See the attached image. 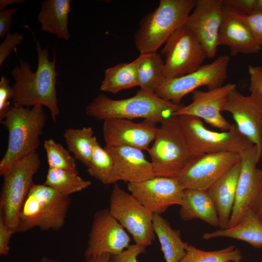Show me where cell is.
Returning a JSON list of instances; mask_svg holds the SVG:
<instances>
[{
	"label": "cell",
	"mask_w": 262,
	"mask_h": 262,
	"mask_svg": "<svg viewBox=\"0 0 262 262\" xmlns=\"http://www.w3.org/2000/svg\"><path fill=\"white\" fill-rule=\"evenodd\" d=\"M37 53L36 70H31L30 65L20 59L11 71L15 81L13 86V106L29 107L36 105L46 107L50 111L52 120L56 122L60 114L56 85L57 72L56 59H49L47 48L43 49L39 41L35 40Z\"/></svg>",
	"instance_id": "1"
},
{
	"label": "cell",
	"mask_w": 262,
	"mask_h": 262,
	"mask_svg": "<svg viewBox=\"0 0 262 262\" xmlns=\"http://www.w3.org/2000/svg\"><path fill=\"white\" fill-rule=\"evenodd\" d=\"M182 105L140 89L134 96L122 99H114L105 94H99L87 105L85 112L87 115L103 121L142 118L157 124L174 116Z\"/></svg>",
	"instance_id": "2"
},
{
	"label": "cell",
	"mask_w": 262,
	"mask_h": 262,
	"mask_svg": "<svg viewBox=\"0 0 262 262\" xmlns=\"http://www.w3.org/2000/svg\"><path fill=\"white\" fill-rule=\"evenodd\" d=\"M47 120L43 106H13L0 123L7 130L6 150L0 161V175L5 176L18 160L36 151Z\"/></svg>",
	"instance_id": "3"
},
{
	"label": "cell",
	"mask_w": 262,
	"mask_h": 262,
	"mask_svg": "<svg viewBox=\"0 0 262 262\" xmlns=\"http://www.w3.org/2000/svg\"><path fill=\"white\" fill-rule=\"evenodd\" d=\"M197 0H160L158 7L140 20L134 34L140 54L157 52L179 28L183 26Z\"/></svg>",
	"instance_id": "4"
},
{
	"label": "cell",
	"mask_w": 262,
	"mask_h": 262,
	"mask_svg": "<svg viewBox=\"0 0 262 262\" xmlns=\"http://www.w3.org/2000/svg\"><path fill=\"white\" fill-rule=\"evenodd\" d=\"M70 203L69 196L44 184H34L21 208L16 233L35 228L44 231L60 230L65 225Z\"/></svg>",
	"instance_id": "5"
},
{
	"label": "cell",
	"mask_w": 262,
	"mask_h": 262,
	"mask_svg": "<svg viewBox=\"0 0 262 262\" xmlns=\"http://www.w3.org/2000/svg\"><path fill=\"white\" fill-rule=\"evenodd\" d=\"M161 124L154 144L147 150L154 175L177 178L196 156L191 152L178 116Z\"/></svg>",
	"instance_id": "6"
},
{
	"label": "cell",
	"mask_w": 262,
	"mask_h": 262,
	"mask_svg": "<svg viewBox=\"0 0 262 262\" xmlns=\"http://www.w3.org/2000/svg\"><path fill=\"white\" fill-rule=\"evenodd\" d=\"M178 117L182 131L195 156L222 152L240 154L254 146L235 124L227 131L217 132L207 129L198 118L187 115Z\"/></svg>",
	"instance_id": "7"
},
{
	"label": "cell",
	"mask_w": 262,
	"mask_h": 262,
	"mask_svg": "<svg viewBox=\"0 0 262 262\" xmlns=\"http://www.w3.org/2000/svg\"><path fill=\"white\" fill-rule=\"evenodd\" d=\"M41 161L36 151L17 161L7 175L0 194V214L15 232L24 201L34 184L33 178Z\"/></svg>",
	"instance_id": "8"
},
{
	"label": "cell",
	"mask_w": 262,
	"mask_h": 262,
	"mask_svg": "<svg viewBox=\"0 0 262 262\" xmlns=\"http://www.w3.org/2000/svg\"><path fill=\"white\" fill-rule=\"evenodd\" d=\"M109 210L131 235L135 244L147 246L155 240L154 214L117 183L111 193Z\"/></svg>",
	"instance_id": "9"
},
{
	"label": "cell",
	"mask_w": 262,
	"mask_h": 262,
	"mask_svg": "<svg viewBox=\"0 0 262 262\" xmlns=\"http://www.w3.org/2000/svg\"><path fill=\"white\" fill-rule=\"evenodd\" d=\"M230 57L219 56L212 63L202 65L197 70L178 78L164 79L155 94L159 97L180 104L184 97L197 88L207 86L209 90L223 85L227 77Z\"/></svg>",
	"instance_id": "10"
},
{
	"label": "cell",
	"mask_w": 262,
	"mask_h": 262,
	"mask_svg": "<svg viewBox=\"0 0 262 262\" xmlns=\"http://www.w3.org/2000/svg\"><path fill=\"white\" fill-rule=\"evenodd\" d=\"M161 53L165 56V79L183 76L197 70L207 57L195 35L182 26L167 39Z\"/></svg>",
	"instance_id": "11"
},
{
	"label": "cell",
	"mask_w": 262,
	"mask_h": 262,
	"mask_svg": "<svg viewBox=\"0 0 262 262\" xmlns=\"http://www.w3.org/2000/svg\"><path fill=\"white\" fill-rule=\"evenodd\" d=\"M131 241L128 232L109 209H102L94 216L84 255L85 259L117 255L130 246Z\"/></svg>",
	"instance_id": "12"
},
{
	"label": "cell",
	"mask_w": 262,
	"mask_h": 262,
	"mask_svg": "<svg viewBox=\"0 0 262 262\" xmlns=\"http://www.w3.org/2000/svg\"><path fill=\"white\" fill-rule=\"evenodd\" d=\"M244 95L236 89L228 95L222 112L229 113L239 131L258 149L261 160L262 155V95L251 91Z\"/></svg>",
	"instance_id": "13"
},
{
	"label": "cell",
	"mask_w": 262,
	"mask_h": 262,
	"mask_svg": "<svg viewBox=\"0 0 262 262\" xmlns=\"http://www.w3.org/2000/svg\"><path fill=\"white\" fill-rule=\"evenodd\" d=\"M240 159L239 153L229 152L199 155L177 179L184 190H207Z\"/></svg>",
	"instance_id": "14"
},
{
	"label": "cell",
	"mask_w": 262,
	"mask_h": 262,
	"mask_svg": "<svg viewBox=\"0 0 262 262\" xmlns=\"http://www.w3.org/2000/svg\"><path fill=\"white\" fill-rule=\"evenodd\" d=\"M131 194L153 214L161 215L171 206L180 205L184 189L177 178L155 177L128 183Z\"/></svg>",
	"instance_id": "15"
},
{
	"label": "cell",
	"mask_w": 262,
	"mask_h": 262,
	"mask_svg": "<svg viewBox=\"0 0 262 262\" xmlns=\"http://www.w3.org/2000/svg\"><path fill=\"white\" fill-rule=\"evenodd\" d=\"M223 17V0H197L184 24L195 35L209 58L216 55Z\"/></svg>",
	"instance_id": "16"
},
{
	"label": "cell",
	"mask_w": 262,
	"mask_h": 262,
	"mask_svg": "<svg viewBox=\"0 0 262 262\" xmlns=\"http://www.w3.org/2000/svg\"><path fill=\"white\" fill-rule=\"evenodd\" d=\"M236 88L235 84L229 83L207 91L196 90L192 93L191 103L183 105L173 115L195 116L213 127L227 131L232 124L222 115V108L228 95Z\"/></svg>",
	"instance_id": "17"
},
{
	"label": "cell",
	"mask_w": 262,
	"mask_h": 262,
	"mask_svg": "<svg viewBox=\"0 0 262 262\" xmlns=\"http://www.w3.org/2000/svg\"><path fill=\"white\" fill-rule=\"evenodd\" d=\"M239 154L241 170L228 228L238 223L246 212L251 208L262 180V170L257 166L260 159L257 147L253 146Z\"/></svg>",
	"instance_id": "18"
},
{
	"label": "cell",
	"mask_w": 262,
	"mask_h": 262,
	"mask_svg": "<svg viewBox=\"0 0 262 262\" xmlns=\"http://www.w3.org/2000/svg\"><path fill=\"white\" fill-rule=\"evenodd\" d=\"M158 128L156 123L144 119L139 123L126 119L104 121L102 134L108 147H128L148 150L155 139Z\"/></svg>",
	"instance_id": "19"
},
{
	"label": "cell",
	"mask_w": 262,
	"mask_h": 262,
	"mask_svg": "<svg viewBox=\"0 0 262 262\" xmlns=\"http://www.w3.org/2000/svg\"><path fill=\"white\" fill-rule=\"evenodd\" d=\"M104 148L114 160L111 184L120 180L140 182L155 177L152 164L146 158L142 150L119 146H105Z\"/></svg>",
	"instance_id": "20"
},
{
	"label": "cell",
	"mask_w": 262,
	"mask_h": 262,
	"mask_svg": "<svg viewBox=\"0 0 262 262\" xmlns=\"http://www.w3.org/2000/svg\"><path fill=\"white\" fill-rule=\"evenodd\" d=\"M218 45L228 47L232 56L256 53L262 48L244 20L237 13L224 6Z\"/></svg>",
	"instance_id": "21"
},
{
	"label": "cell",
	"mask_w": 262,
	"mask_h": 262,
	"mask_svg": "<svg viewBox=\"0 0 262 262\" xmlns=\"http://www.w3.org/2000/svg\"><path fill=\"white\" fill-rule=\"evenodd\" d=\"M240 170V159L207 190L216 208L220 229L229 227Z\"/></svg>",
	"instance_id": "22"
},
{
	"label": "cell",
	"mask_w": 262,
	"mask_h": 262,
	"mask_svg": "<svg viewBox=\"0 0 262 262\" xmlns=\"http://www.w3.org/2000/svg\"><path fill=\"white\" fill-rule=\"evenodd\" d=\"M180 206L179 213L183 220L198 219L212 226L219 227L216 208L208 190H184Z\"/></svg>",
	"instance_id": "23"
},
{
	"label": "cell",
	"mask_w": 262,
	"mask_h": 262,
	"mask_svg": "<svg viewBox=\"0 0 262 262\" xmlns=\"http://www.w3.org/2000/svg\"><path fill=\"white\" fill-rule=\"evenodd\" d=\"M226 237L245 242L255 248H262V221L251 208L247 210L236 225L226 229L204 233L206 240Z\"/></svg>",
	"instance_id": "24"
},
{
	"label": "cell",
	"mask_w": 262,
	"mask_h": 262,
	"mask_svg": "<svg viewBox=\"0 0 262 262\" xmlns=\"http://www.w3.org/2000/svg\"><path fill=\"white\" fill-rule=\"evenodd\" d=\"M71 1L70 0H45L41 2L37 19L43 31L54 34L60 39H69L68 17L72 11Z\"/></svg>",
	"instance_id": "25"
},
{
	"label": "cell",
	"mask_w": 262,
	"mask_h": 262,
	"mask_svg": "<svg viewBox=\"0 0 262 262\" xmlns=\"http://www.w3.org/2000/svg\"><path fill=\"white\" fill-rule=\"evenodd\" d=\"M153 226L165 262H180L189 244L182 241L180 230L173 229L161 215L154 214Z\"/></svg>",
	"instance_id": "26"
},
{
	"label": "cell",
	"mask_w": 262,
	"mask_h": 262,
	"mask_svg": "<svg viewBox=\"0 0 262 262\" xmlns=\"http://www.w3.org/2000/svg\"><path fill=\"white\" fill-rule=\"evenodd\" d=\"M143 57V55L140 54L131 62L119 63L107 68L100 85V90L116 94L138 86V68Z\"/></svg>",
	"instance_id": "27"
},
{
	"label": "cell",
	"mask_w": 262,
	"mask_h": 262,
	"mask_svg": "<svg viewBox=\"0 0 262 262\" xmlns=\"http://www.w3.org/2000/svg\"><path fill=\"white\" fill-rule=\"evenodd\" d=\"M142 55L137 71L138 86L143 91L155 93L165 79L164 63L158 52Z\"/></svg>",
	"instance_id": "28"
},
{
	"label": "cell",
	"mask_w": 262,
	"mask_h": 262,
	"mask_svg": "<svg viewBox=\"0 0 262 262\" xmlns=\"http://www.w3.org/2000/svg\"><path fill=\"white\" fill-rule=\"evenodd\" d=\"M93 134L92 127H84L82 129H67L63 135L69 151L87 167L93 153Z\"/></svg>",
	"instance_id": "29"
},
{
	"label": "cell",
	"mask_w": 262,
	"mask_h": 262,
	"mask_svg": "<svg viewBox=\"0 0 262 262\" xmlns=\"http://www.w3.org/2000/svg\"><path fill=\"white\" fill-rule=\"evenodd\" d=\"M44 184L64 196H69L72 194L89 187L91 182L83 179L78 174L49 168Z\"/></svg>",
	"instance_id": "30"
},
{
	"label": "cell",
	"mask_w": 262,
	"mask_h": 262,
	"mask_svg": "<svg viewBox=\"0 0 262 262\" xmlns=\"http://www.w3.org/2000/svg\"><path fill=\"white\" fill-rule=\"evenodd\" d=\"M241 251L233 245L214 251H205L189 245L186 253L180 262H239Z\"/></svg>",
	"instance_id": "31"
},
{
	"label": "cell",
	"mask_w": 262,
	"mask_h": 262,
	"mask_svg": "<svg viewBox=\"0 0 262 262\" xmlns=\"http://www.w3.org/2000/svg\"><path fill=\"white\" fill-rule=\"evenodd\" d=\"M87 172L92 177L104 184H111L114 160L110 153L102 148L95 136L92 155Z\"/></svg>",
	"instance_id": "32"
},
{
	"label": "cell",
	"mask_w": 262,
	"mask_h": 262,
	"mask_svg": "<svg viewBox=\"0 0 262 262\" xmlns=\"http://www.w3.org/2000/svg\"><path fill=\"white\" fill-rule=\"evenodd\" d=\"M49 168L65 170L78 174L76 159L62 145L52 139L44 142Z\"/></svg>",
	"instance_id": "33"
},
{
	"label": "cell",
	"mask_w": 262,
	"mask_h": 262,
	"mask_svg": "<svg viewBox=\"0 0 262 262\" xmlns=\"http://www.w3.org/2000/svg\"><path fill=\"white\" fill-rule=\"evenodd\" d=\"M13 97L14 90L9 80L2 76L0 81V122L12 108L10 100H13Z\"/></svg>",
	"instance_id": "34"
},
{
	"label": "cell",
	"mask_w": 262,
	"mask_h": 262,
	"mask_svg": "<svg viewBox=\"0 0 262 262\" xmlns=\"http://www.w3.org/2000/svg\"><path fill=\"white\" fill-rule=\"evenodd\" d=\"M24 40V35L18 33H8L0 44V66L3 65L9 55Z\"/></svg>",
	"instance_id": "35"
},
{
	"label": "cell",
	"mask_w": 262,
	"mask_h": 262,
	"mask_svg": "<svg viewBox=\"0 0 262 262\" xmlns=\"http://www.w3.org/2000/svg\"><path fill=\"white\" fill-rule=\"evenodd\" d=\"M238 14L248 26L256 41L262 47V12L257 11L248 15Z\"/></svg>",
	"instance_id": "36"
},
{
	"label": "cell",
	"mask_w": 262,
	"mask_h": 262,
	"mask_svg": "<svg viewBox=\"0 0 262 262\" xmlns=\"http://www.w3.org/2000/svg\"><path fill=\"white\" fill-rule=\"evenodd\" d=\"M224 7L242 15L257 11L256 0H223Z\"/></svg>",
	"instance_id": "37"
},
{
	"label": "cell",
	"mask_w": 262,
	"mask_h": 262,
	"mask_svg": "<svg viewBox=\"0 0 262 262\" xmlns=\"http://www.w3.org/2000/svg\"><path fill=\"white\" fill-rule=\"evenodd\" d=\"M146 248L136 244L131 245L121 253L111 256L110 262H138V256L145 252Z\"/></svg>",
	"instance_id": "38"
},
{
	"label": "cell",
	"mask_w": 262,
	"mask_h": 262,
	"mask_svg": "<svg viewBox=\"0 0 262 262\" xmlns=\"http://www.w3.org/2000/svg\"><path fill=\"white\" fill-rule=\"evenodd\" d=\"M16 233L0 214V255L7 256L10 251V242L12 235Z\"/></svg>",
	"instance_id": "39"
},
{
	"label": "cell",
	"mask_w": 262,
	"mask_h": 262,
	"mask_svg": "<svg viewBox=\"0 0 262 262\" xmlns=\"http://www.w3.org/2000/svg\"><path fill=\"white\" fill-rule=\"evenodd\" d=\"M248 71L250 76V91H257L262 95V67L251 65L248 66Z\"/></svg>",
	"instance_id": "40"
},
{
	"label": "cell",
	"mask_w": 262,
	"mask_h": 262,
	"mask_svg": "<svg viewBox=\"0 0 262 262\" xmlns=\"http://www.w3.org/2000/svg\"><path fill=\"white\" fill-rule=\"evenodd\" d=\"M17 7L5 9L0 12V37L5 38L10 33L12 16Z\"/></svg>",
	"instance_id": "41"
},
{
	"label": "cell",
	"mask_w": 262,
	"mask_h": 262,
	"mask_svg": "<svg viewBox=\"0 0 262 262\" xmlns=\"http://www.w3.org/2000/svg\"><path fill=\"white\" fill-rule=\"evenodd\" d=\"M251 208L262 221V180L257 195Z\"/></svg>",
	"instance_id": "42"
},
{
	"label": "cell",
	"mask_w": 262,
	"mask_h": 262,
	"mask_svg": "<svg viewBox=\"0 0 262 262\" xmlns=\"http://www.w3.org/2000/svg\"><path fill=\"white\" fill-rule=\"evenodd\" d=\"M111 256L105 255L94 258L85 259L84 261L79 262H110Z\"/></svg>",
	"instance_id": "43"
},
{
	"label": "cell",
	"mask_w": 262,
	"mask_h": 262,
	"mask_svg": "<svg viewBox=\"0 0 262 262\" xmlns=\"http://www.w3.org/2000/svg\"><path fill=\"white\" fill-rule=\"evenodd\" d=\"M24 0H0V11H2L7 6L15 3H21L24 2Z\"/></svg>",
	"instance_id": "44"
},
{
	"label": "cell",
	"mask_w": 262,
	"mask_h": 262,
	"mask_svg": "<svg viewBox=\"0 0 262 262\" xmlns=\"http://www.w3.org/2000/svg\"><path fill=\"white\" fill-rule=\"evenodd\" d=\"M256 6L257 11L262 12V0H256Z\"/></svg>",
	"instance_id": "45"
},
{
	"label": "cell",
	"mask_w": 262,
	"mask_h": 262,
	"mask_svg": "<svg viewBox=\"0 0 262 262\" xmlns=\"http://www.w3.org/2000/svg\"><path fill=\"white\" fill-rule=\"evenodd\" d=\"M40 262H61L50 259L47 257H44L40 260Z\"/></svg>",
	"instance_id": "46"
},
{
	"label": "cell",
	"mask_w": 262,
	"mask_h": 262,
	"mask_svg": "<svg viewBox=\"0 0 262 262\" xmlns=\"http://www.w3.org/2000/svg\"><path fill=\"white\" fill-rule=\"evenodd\" d=\"M241 262L240 261V262Z\"/></svg>",
	"instance_id": "47"
}]
</instances>
